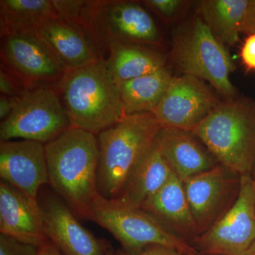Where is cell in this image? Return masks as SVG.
I'll return each instance as SVG.
<instances>
[{
    "instance_id": "cell-31",
    "label": "cell",
    "mask_w": 255,
    "mask_h": 255,
    "mask_svg": "<svg viewBox=\"0 0 255 255\" xmlns=\"http://www.w3.org/2000/svg\"><path fill=\"white\" fill-rule=\"evenodd\" d=\"M36 255H63L49 240L38 246Z\"/></svg>"
},
{
    "instance_id": "cell-11",
    "label": "cell",
    "mask_w": 255,
    "mask_h": 255,
    "mask_svg": "<svg viewBox=\"0 0 255 255\" xmlns=\"http://www.w3.org/2000/svg\"><path fill=\"white\" fill-rule=\"evenodd\" d=\"M219 103L204 81L182 75L174 77L152 114L162 128L192 132Z\"/></svg>"
},
{
    "instance_id": "cell-27",
    "label": "cell",
    "mask_w": 255,
    "mask_h": 255,
    "mask_svg": "<svg viewBox=\"0 0 255 255\" xmlns=\"http://www.w3.org/2000/svg\"><path fill=\"white\" fill-rule=\"evenodd\" d=\"M243 65L250 71H255V33L246 38L241 52Z\"/></svg>"
},
{
    "instance_id": "cell-29",
    "label": "cell",
    "mask_w": 255,
    "mask_h": 255,
    "mask_svg": "<svg viewBox=\"0 0 255 255\" xmlns=\"http://www.w3.org/2000/svg\"><path fill=\"white\" fill-rule=\"evenodd\" d=\"M242 33L248 36L255 33V0H249Z\"/></svg>"
},
{
    "instance_id": "cell-32",
    "label": "cell",
    "mask_w": 255,
    "mask_h": 255,
    "mask_svg": "<svg viewBox=\"0 0 255 255\" xmlns=\"http://www.w3.org/2000/svg\"><path fill=\"white\" fill-rule=\"evenodd\" d=\"M245 255H255V240Z\"/></svg>"
},
{
    "instance_id": "cell-1",
    "label": "cell",
    "mask_w": 255,
    "mask_h": 255,
    "mask_svg": "<svg viewBox=\"0 0 255 255\" xmlns=\"http://www.w3.org/2000/svg\"><path fill=\"white\" fill-rule=\"evenodd\" d=\"M49 185L74 214L86 219L97 196V136L72 127L45 145Z\"/></svg>"
},
{
    "instance_id": "cell-21",
    "label": "cell",
    "mask_w": 255,
    "mask_h": 255,
    "mask_svg": "<svg viewBox=\"0 0 255 255\" xmlns=\"http://www.w3.org/2000/svg\"><path fill=\"white\" fill-rule=\"evenodd\" d=\"M174 77L167 66L117 85L127 115L153 113Z\"/></svg>"
},
{
    "instance_id": "cell-9",
    "label": "cell",
    "mask_w": 255,
    "mask_h": 255,
    "mask_svg": "<svg viewBox=\"0 0 255 255\" xmlns=\"http://www.w3.org/2000/svg\"><path fill=\"white\" fill-rule=\"evenodd\" d=\"M241 177L219 164L183 182L199 236L234 204L239 193Z\"/></svg>"
},
{
    "instance_id": "cell-33",
    "label": "cell",
    "mask_w": 255,
    "mask_h": 255,
    "mask_svg": "<svg viewBox=\"0 0 255 255\" xmlns=\"http://www.w3.org/2000/svg\"><path fill=\"white\" fill-rule=\"evenodd\" d=\"M106 255H117L116 253H114L113 251H112V248L110 247H107V253H106Z\"/></svg>"
},
{
    "instance_id": "cell-30",
    "label": "cell",
    "mask_w": 255,
    "mask_h": 255,
    "mask_svg": "<svg viewBox=\"0 0 255 255\" xmlns=\"http://www.w3.org/2000/svg\"><path fill=\"white\" fill-rule=\"evenodd\" d=\"M14 107V97L1 95L0 97V119L4 121L12 112Z\"/></svg>"
},
{
    "instance_id": "cell-28",
    "label": "cell",
    "mask_w": 255,
    "mask_h": 255,
    "mask_svg": "<svg viewBox=\"0 0 255 255\" xmlns=\"http://www.w3.org/2000/svg\"><path fill=\"white\" fill-rule=\"evenodd\" d=\"M117 255H186L167 247L153 246L145 248L137 253H127L124 252L116 253Z\"/></svg>"
},
{
    "instance_id": "cell-16",
    "label": "cell",
    "mask_w": 255,
    "mask_h": 255,
    "mask_svg": "<svg viewBox=\"0 0 255 255\" xmlns=\"http://www.w3.org/2000/svg\"><path fill=\"white\" fill-rule=\"evenodd\" d=\"M34 32L66 72L100 60L87 37L58 16L47 20Z\"/></svg>"
},
{
    "instance_id": "cell-3",
    "label": "cell",
    "mask_w": 255,
    "mask_h": 255,
    "mask_svg": "<svg viewBox=\"0 0 255 255\" xmlns=\"http://www.w3.org/2000/svg\"><path fill=\"white\" fill-rule=\"evenodd\" d=\"M57 85L73 127L97 135L127 115L105 60L67 71Z\"/></svg>"
},
{
    "instance_id": "cell-22",
    "label": "cell",
    "mask_w": 255,
    "mask_h": 255,
    "mask_svg": "<svg viewBox=\"0 0 255 255\" xmlns=\"http://www.w3.org/2000/svg\"><path fill=\"white\" fill-rule=\"evenodd\" d=\"M58 16L49 0H1V38L12 33L34 31L47 20Z\"/></svg>"
},
{
    "instance_id": "cell-34",
    "label": "cell",
    "mask_w": 255,
    "mask_h": 255,
    "mask_svg": "<svg viewBox=\"0 0 255 255\" xmlns=\"http://www.w3.org/2000/svg\"><path fill=\"white\" fill-rule=\"evenodd\" d=\"M252 173H253V174H251L252 177H253V179H254V181L255 182V160L254 166H253V172H252Z\"/></svg>"
},
{
    "instance_id": "cell-7",
    "label": "cell",
    "mask_w": 255,
    "mask_h": 255,
    "mask_svg": "<svg viewBox=\"0 0 255 255\" xmlns=\"http://www.w3.org/2000/svg\"><path fill=\"white\" fill-rule=\"evenodd\" d=\"M71 127L56 90L31 87L14 97L12 112L0 124V140L19 139L46 145Z\"/></svg>"
},
{
    "instance_id": "cell-26",
    "label": "cell",
    "mask_w": 255,
    "mask_h": 255,
    "mask_svg": "<svg viewBox=\"0 0 255 255\" xmlns=\"http://www.w3.org/2000/svg\"><path fill=\"white\" fill-rule=\"evenodd\" d=\"M14 75L9 73L6 70H1L0 71V92L1 95L14 97L22 93L24 90L18 88V82H16Z\"/></svg>"
},
{
    "instance_id": "cell-10",
    "label": "cell",
    "mask_w": 255,
    "mask_h": 255,
    "mask_svg": "<svg viewBox=\"0 0 255 255\" xmlns=\"http://www.w3.org/2000/svg\"><path fill=\"white\" fill-rule=\"evenodd\" d=\"M90 17L96 40L101 37L107 45L113 41L156 45L160 39L153 18L135 2L92 1Z\"/></svg>"
},
{
    "instance_id": "cell-24",
    "label": "cell",
    "mask_w": 255,
    "mask_h": 255,
    "mask_svg": "<svg viewBox=\"0 0 255 255\" xmlns=\"http://www.w3.org/2000/svg\"><path fill=\"white\" fill-rule=\"evenodd\" d=\"M38 248L0 234V255H36Z\"/></svg>"
},
{
    "instance_id": "cell-5",
    "label": "cell",
    "mask_w": 255,
    "mask_h": 255,
    "mask_svg": "<svg viewBox=\"0 0 255 255\" xmlns=\"http://www.w3.org/2000/svg\"><path fill=\"white\" fill-rule=\"evenodd\" d=\"M172 61L183 75L208 82L223 97L234 98L231 80L234 70L232 58L203 18L196 17L174 38Z\"/></svg>"
},
{
    "instance_id": "cell-20",
    "label": "cell",
    "mask_w": 255,
    "mask_h": 255,
    "mask_svg": "<svg viewBox=\"0 0 255 255\" xmlns=\"http://www.w3.org/2000/svg\"><path fill=\"white\" fill-rule=\"evenodd\" d=\"M108 46L110 55L105 63L117 85L166 66V58L162 53L142 45L113 41Z\"/></svg>"
},
{
    "instance_id": "cell-25",
    "label": "cell",
    "mask_w": 255,
    "mask_h": 255,
    "mask_svg": "<svg viewBox=\"0 0 255 255\" xmlns=\"http://www.w3.org/2000/svg\"><path fill=\"white\" fill-rule=\"evenodd\" d=\"M145 3L166 17L173 16L183 4L180 0H148Z\"/></svg>"
},
{
    "instance_id": "cell-19",
    "label": "cell",
    "mask_w": 255,
    "mask_h": 255,
    "mask_svg": "<svg viewBox=\"0 0 255 255\" xmlns=\"http://www.w3.org/2000/svg\"><path fill=\"white\" fill-rule=\"evenodd\" d=\"M172 172L156 138L129 176L120 195L110 201L123 207L140 209L147 199L163 187Z\"/></svg>"
},
{
    "instance_id": "cell-15",
    "label": "cell",
    "mask_w": 255,
    "mask_h": 255,
    "mask_svg": "<svg viewBox=\"0 0 255 255\" xmlns=\"http://www.w3.org/2000/svg\"><path fill=\"white\" fill-rule=\"evenodd\" d=\"M0 234L38 247L48 241L38 200L0 181Z\"/></svg>"
},
{
    "instance_id": "cell-14",
    "label": "cell",
    "mask_w": 255,
    "mask_h": 255,
    "mask_svg": "<svg viewBox=\"0 0 255 255\" xmlns=\"http://www.w3.org/2000/svg\"><path fill=\"white\" fill-rule=\"evenodd\" d=\"M0 177L38 200L40 189L49 184L44 144L26 140H0Z\"/></svg>"
},
{
    "instance_id": "cell-2",
    "label": "cell",
    "mask_w": 255,
    "mask_h": 255,
    "mask_svg": "<svg viewBox=\"0 0 255 255\" xmlns=\"http://www.w3.org/2000/svg\"><path fill=\"white\" fill-rule=\"evenodd\" d=\"M162 128L152 113L126 115L97 136L99 194L108 200L117 199L129 176L155 142Z\"/></svg>"
},
{
    "instance_id": "cell-23",
    "label": "cell",
    "mask_w": 255,
    "mask_h": 255,
    "mask_svg": "<svg viewBox=\"0 0 255 255\" xmlns=\"http://www.w3.org/2000/svg\"><path fill=\"white\" fill-rule=\"evenodd\" d=\"M249 0H206L201 1L203 19L223 43L236 44L243 31Z\"/></svg>"
},
{
    "instance_id": "cell-8",
    "label": "cell",
    "mask_w": 255,
    "mask_h": 255,
    "mask_svg": "<svg viewBox=\"0 0 255 255\" xmlns=\"http://www.w3.org/2000/svg\"><path fill=\"white\" fill-rule=\"evenodd\" d=\"M255 240V182L241 175L237 199L221 219L194 238L196 250L209 255H245Z\"/></svg>"
},
{
    "instance_id": "cell-18",
    "label": "cell",
    "mask_w": 255,
    "mask_h": 255,
    "mask_svg": "<svg viewBox=\"0 0 255 255\" xmlns=\"http://www.w3.org/2000/svg\"><path fill=\"white\" fill-rule=\"evenodd\" d=\"M140 209L179 237L194 239L199 236L184 184L174 172L163 187L147 199Z\"/></svg>"
},
{
    "instance_id": "cell-13",
    "label": "cell",
    "mask_w": 255,
    "mask_h": 255,
    "mask_svg": "<svg viewBox=\"0 0 255 255\" xmlns=\"http://www.w3.org/2000/svg\"><path fill=\"white\" fill-rule=\"evenodd\" d=\"M44 231L63 255H106L105 242L94 236L79 222L76 215L58 194L38 196Z\"/></svg>"
},
{
    "instance_id": "cell-6",
    "label": "cell",
    "mask_w": 255,
    "mask_h": 255,
    "mask_svg": "<svg viewBox=\"0 0 255 255\" xmlns=\"http://www.w3.org/2000/svg\"><path fill=\"white\" fill-rule=\"evenodd\" d=\"M86 219L105 228L127 253H137L150 246L172 248L186 255H200L184 238L172 233L141 209L123 207L97 196Z\"/></svg>"
},
{
    "instance_id": "cell-12",
    "label": "cell",
    "mask_w": 255,
    "mask_h": 255,
    "mask_svg": "<svg viewBox=\"0 0 255 255\" xmlns=\"http://www.w3.org/2000/svg\"><path fill=\"white\" fill-rule=\"evenodd\" d=\"M2 38L1 60L10 73L29 88L58 84L66 73L34 31L12 33Z\"/></svg>"
},
{
    "instance_id": "cell-17",
    "label": "cell",
    "mask_w": 255,
    "mask_h": 255,
    "mask_svg": "<svg viewBox=\"0 0 255 255\" xmlns=\"http://www.w3.org/2000/svg\"><path fill=\"white\" fill-rule=\"evenodd\" d=\"M191 132L162 128L157 145L171 169L183 182L220 164Z\"/></svg>"
},
{
    "instance_id": "cell-4",
    "label": "cell",
    "mask_w": 255,
    "mask_h": 255,
    "mask_svg": "<svg viewBox=\"0 0 255 255\" xmlns=\"http://www.w3.org/2000/svg\"><path fill=\"white\" fill-rule=\"evenodd\" d=\"M193 134L221 165L235 173L251 174L255 160V105L249 100L221 102Z\"/></svg>"
}]
</instances>
